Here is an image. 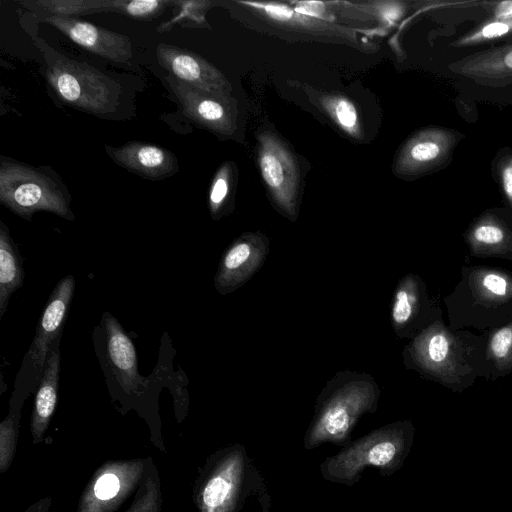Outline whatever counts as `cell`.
<instances>
[{
  "label": "cell",
  "mask_w": 512,
  "mask_h": 512,
  "mask_svg": "<svg viewBox=\"0 0 512 512\" xmlns=\"http://www.w3.org/2000/svg\"><path fill=\"white\" fill-rule=\"evenodd\" d=\"M258 473L241 444L209 455L199 467L192 499L197 512H238L255 488Z\"/></svg>",
  "instance_id": "3957f363"
},
{
  "label": "cell",
  "mask_w": 512,
  "mask_h": 512,
  "mask_svg": "<svg viewBox=\"0 0 512 512\" xmlns=\"http://www.w3.org/2000/svg\"><path fill=\"white\" fill-rule=\"evenodd\" d=\"M405 356L423 372L441 380L456 379L460 364L456 341L441 323L422 330L406 346Z\"/></svg>",
  "instance_id": "4fadbf2b"
},
{
  "label": "cell",
  "mask_w": 512,
  "mask_h": 512,
  "mask_svg": "<svg viewBox=\"0 0 512 512\" xmlns=\"http://www.w3.org/2000/svg\"><path fill=\"white\" fill-rule=\"evenodd\" d=\"M147 457L108 460L92 474L76 512H115L141 484Z\"/></svg>",
  "instance_id": "ba28073f"
},
{
  "label": "cell",
  "mask_w": 512,
  "mask_h": 512,
  "mask_svg": "<svg viewBox=\"0 0 512 512\" xmlns=\"http://www.w3.org/2000/svg\"><path fill=\"white\" fill-rule=\"evenodd\" d=\"M101 327L105 337V359L113 378L127 394L136 393L144 386L138 371L135 346L118 320L109 312L102 316Z\"/></svg>",
  "instance_id": "2e32d148"
},
{
  "label": "cell",
  "mask_w": 512,
  "mask_h": 512,
  "mask_svg": "<svg viewBox=\"0 0 512 512\" xmlns=\"http://www.w3.org/2000/svg\"><path fill=\"white\" fill-rule=\"evenodd\" d=\"M23 5L46 11L49 15L72 17L87 12L107 10L109 0H40L23 2Z\"/></svg>",
  "instance_id": "4316f807"
},
{
  "label": "cell",
  "mask_w": 512,
  "mask_h": 512,
  "mask_svg": "<svg viewBox=\"0 0 512 512\" xmlns=\"http://www.w3.org/2000/svg\"><path fill=\"white\" fill-rule=\"evenodd\" d=\"M469 285L474 296L485 304H501L512 298V278L498 270H474Z\"/></svg>",
  "instance_id": "cb8c5ba5"
},
{
  "label": "cell",
  "mask_w": 512,
  "mask_h": 512,
  "mask_svg": "<svg viewBox=\"0 0 512 512\" xmlns=\"http://www.w3.org/2000/svg\"><path fill=\"white\" fill-rule=\"evenodd\" d=\"M171 1L167 0H117L109 1L107 10L120 12L139 20H151L161 15Z\"/></svg>",
  "instance_id": "83f0119b"
},
{
  "label": "cell",
  "mask_w": 512,
  "mask_h": 512,
  "mask_svg": "<svg viewBox=\"0 0 512 512\" xmlns=\"http://www.w3.org/2000/svg\"><path fill=\"white\" fill-rule=\"evenodd\" d=\"M0 202L14 214L30 220L47 211L74 220L66 187L45 170L1 157Z\"/></svg>",
  "instance_id": "277c9868"
},
{
  "label": "cell",
  "mask_w": 512,
  "mask_h": 512,
  "mask_svg": "<svg viewBox=\"0 0 512 512\" xmlns=\"http://www.w3.org/2000/svg\"><path fill=\"white\" fill-rule=\"evenodd\" d=\"M488 355L500 369L512 366V322L493 333Z\"/></svg>",
  "instance_id": "4dcf8cb0"
},
{
  "label": "cell",
  "mask_w": 512,
  "mask_h": 512,
  "mask_svg": "<svg viewBox=\"0 0 512 512\" xmlns=\"http://www.w3.org/2000/svg\"><path fill=\"white\" fill-rule=\"evenodd\" d=\"M462 138V133L447 127L418 129L398 149L392 164L394 175L414 179L443 167Z\"/></svg>",
  "instance_id": "9c48e42d"
},
{
  "label": "cell",
  "mask_w": 512,
  "mask_h": 512,
  "mask_svg": "<svg viewBox=\"0 0 512 512\" xmlns=\"http://www.w3.org/2000/svg\"><path fill=\"white\" fill-rule=\"evenodd\" d=\"M163 494L160 475L152 457L147 464L133 501L124 512H162Z\"/></svg>",
  "instance_id": "d4e9b609"
},
{
  "label": "cell",
  "mask_w": 512,
  "mask_h": 512,
  "mask_svg": "<svg viewBox=\"0 0 512 512\" xmlns=\"http://www.w3.org/2000/svg\"><path fill=\"white\" fill-rule=\"evenodd\" d=\"M494 170L502 193L512 208V150L505 148L497 153Z\"/></svg>",
  "instance_id": "d6a6232c"
},
{
  "label": "cell",
  "mask_w": 512,
  "mask_h": 512,
  "mask_svg": "<svg viewBox=\"0 0 512 512\" xmlns=\"http://www.w3.org/2000/svg\"><path fill=\"white\" fill-rule=\"evenodd\" d=\"M43 21L100 57L118 63H125L132 57L131 41L123 34L74 17L48 15Z\"/></svg>",
  "instance_id": "9a60e30c"
},
{
  "label": "cell",
  "mask_w": 512,
  "mask_h": 512,
  "mask_svg": "<svg viewBox=\"0 0 512 512\" xmlns=\"http://www.w3.org/2000/svg\"><path fill=\"white\" fill-rule=\"evenodd\" d=\"M234 164L224 162L215 173L208 195L210 215L218 220L230 212L234 183Z\"/></svg>",
  "instance_id": "484cf974"
},
{
  "label": "cell",
  "mask_w": 512,
  "mask_h": 512,
  "mask_svg": "<svg viewBox=\"0 0 512 512\" xmlns=\"http://www.w3.org/2000/svg\"><path fill=\"white\" fill-rule=\"evenodd\" d=\"M421 300L419 279L408 274L400 279L391 304V323L396 334H404L418 315Z\"/></svg>",
  "instance_id": "7402d4cb"
},
{
  "label": "cell",
  "mask_w": 512,
  "mask_h": 512,
  "mask_svg": "<svg viewBox=\"0 0 512 512\" xmlns=\"http://www.w3.org/2000/svg\"><path fill=\"white\" fill-rule=\"evenodd\" d=\"M52 504V498L45 496L33 504H30L23 512H49Z\"/></svg>",
  "instance_id": "d590c367"
},
{
  "label": "cell",
  "mask_w": 512,
  "mask_h": 512,
  "mask_svg": "<svg viewBox=\"0 0 512 512\" xmlns=\"http://www.w3.org/2000/svg\"><path fill=\"white\" fill-rule=\"evenodd\" d=\"M167 82L183 114L200 127L230 138L237 130V101L193 87L169 74Z\"/></svg>",
  "instance_id": "30bf717a"
},
{
  "label": "cell",
  "mask_w": 512,
  "mask_h": 512,
  "mask_svg": "<svg viewBox=\"0 0 512 512\" xmlns=\"http://www.w3.org/2000/svg\"><path fill=\"white\" fill-rule=\"evenodd\" d=\"M23 258L12 240L8 227L0 223V318L8 308L13 292L24 282Z\"/></svg>",
  "instance_id": "ffe728a7"
},
{
  "label": "cell",
  "mask_w": 512,
  "mask_h": 512,
  "mask_svg": "<svg viewBox=\"0 0 512 512\" xmlns=\"http://www.w3.org/2000/svg\"><path fill=\"white\" fill-rule=\"evenodd\" d=\"M110 158L123 168L147 179L158 180L178 171L176 156L169 150L139 141L105 147Z\"/></svg>",
  "instance_id": "ac0fdd59"
},
{
  "label": "cell",
  "mask_w": 512,
  "mask_h": 512,
  "mask_svg": "<svg viewBox=\"0 0 512 512\" xmlns=\"http://www.w3.org/2000/svg\"><path fill=\"white\" fill-rule=\"evenodd\" d=\"M381 390L366 373L337 372L325 385L315 403L314 415L304 437V447L323 443L344 447L358 420L378 407Z\"/></svg>",
  "instance_id": "6da1fadb"
},
{
  "label": "cell",
  "mask_w": 512,
  "mask_h": 512,
  "mask_svg": "<svg viewBox=\"0 0 512 512\" xmlns=\"http://www.w3.org/2000/svg\"><path fill=\"white\" fill-rule=\"evenodd\" d=\"M291 7L298 13L329 23H334L331 2L322 1H293Z\"/></svg>",
  "instance_id": "836d02e7"
},
{
  "label": "cell",
  "mask_w": 512,
  "mask_h": 512,
  "mask_svg": "<svg viewBox=\"0 0 512 512\" xmlns=\"http://www.w3.org/2000/svg\"><path fill=\"white\" fill-rule=\"evenodd\" d=\"M161 67L173 77L222 97H230L232 86L226 76L201 55L177 46L160 43L156 49Z\"/></svg>",
  "instance_id": "7c38bea8"
},
{
  "label": "cell",
  "mask_w": 512,
  "mask_h": 512,
  "mask_svg": "<svg viewBox=\"0 0 512 512\" xmlns=\"http://www.w3.org/2000/svg\"><path fill=\"white\" fill-rule=\"evenodd\" d=\"M449 70L479 85L512 84V43L477 51L449 64Z\"/></svg>",
  "instance_id": "e0dca14e"
},
{
  "label": "cell",
  "mask_w": 512,
  "mask_h": 512,
  "mask_svg": "<svg viewBox=\"0 0 512 512\" xmlns=\"http://www.w3.org/2000/svg\"><path fill=\"white\" fill-rule=\"evenodd\" d=\"M171 4L177 7L179 11L171 20L163 22L158 27V31L161 33L170 30L176 23L209 27L205 19V13L211 5L210 1H172Z\"/></svg>",
  "instance_id": "f546056e"
},
{
  "label": "cell",
  "mask_w": 512,
  "mask_h": 512,
  "mask_svg": "<svg viewBox=\"0 0 512 512\" xmlns=\"http://www.w3.org/2000/svg\"><path fill=\"white\" fill-rule=\"evenodd\" d=\"M316 105L330 120L346 135L354 138H362V126L359 111L355 103L347 96L335 93H316L314 96Z\"/></svg>",
  "instance_id": "603a6c76"
},
{
  "label": "cell",
  "mask_w": 512,
  "mask_h": 512,
  "mask_svg": "<svg viewBox=\"0 0 512 512\" xmlns=\"http://www.w3.org/2000/svg\"><path fill=\"white\" fill-rule=\"evenodd\" d=\"M256 140L257 163L271 202L280 214L295 222L302 184L300 162L277 133L264 130Z\"/></svg>",
  "instance_id": "52a82bcc"
},
{
  "label": "cell",
  "mask_w": 512,
  "mask_h": 512,
  "mask_svg": "<svg viewBox=\"0 0 512 512\" xmlns=\"http://www.w3.org/2000/svg\"><path fill=\"white\" fill-rule=\"evenodd\" d=\"M269 253V239L260 231L245 232L224 251L214 286L227 295L243 286L263 265Z\"/></svg>",
  "instance_id": "8fae6325"
},
{
  "label": "cell",
  "mask_w": 512,
  "mask_h": 512,
  "mask_svg": "<svg viewBox=\"0 0 512 512\" xmlns=\"http://www.w3.org/2000/svg\"><path fill=\"white\" fill-rule=\"evenodd\" d=\"M47 82L68 105L93 114L115 110L119 87L94 67L58 57L47 68Z\"/></svg>",
  "instance_id": "8992f818"
},
{
  "label": "cell",
  "mask_w": 512,
  "mask_h": 512,
  "mask_svg": "<svg viewBox=\"0 0 512 512\" xmlns=\"http://www.w3.org/2000/svg\"><path fill=\"white\" fill-rule=\"evenodd\" d=\"M467 239L471 250L479 254H498L512 248V234L496 216L483 215L470 228Z\"/></svg>",
  "instance_id": "44dd1931"
},
{
  "label": "cell",
  "mask_w": 512,
  "mask_h": 512,
  "mask_svg": "<svg viewBox=\"0 0 512 512\" xmlns=\"http://www.w3.org/2000/svg\"><path fill=\"white\" fill-rule=\"evenodd\" d=\"M414 434V426L408 420L374 429L327 457L320 465L321 474L325 480L345 486L358 482L369 467L390 475L403 466L412 449Z\"/></svg>",
  "instance_id": "7a4b0ae2"
},
{
  "label": "cell",
  "mask_w": 512,
  "mask_h": 512,
  "mask_svg": "<svg viewBox=\"0 0 512 512\" xmlns=\"http://www.w3.org/2000/svg\"><path fill=\"white\" fill-rule=\"evenodd\" d=\"M59 341L52 347L46 366L36 390L34 406L30 421L33 445L43 441L57 406L60 372Z\"/></svg>",
  "instance_id": "d6986e66"
},
{
  "label": "cell",
  "mask_w": 512,
  "mask_h": 512,
  "mask_svg": "<svg viewBox=\"0 0 512 512\" xmlns=\"http://www.w3.org/2000/svg\"><path fill=\"white\" fill-rule=\"evenodd\" d=\"M237 3L277 29L300 33L317 39L358 43L354 29L300 14L287 3L254 1H238Z\"/></svg>",
  "instance_id": "5bb4252c"
},
{
  "label": "cell",
  "mask_w": 512,
  "mask_h": 512,
  "mask_svg": "<svg viewBox=\"0 0 512 512\" xmlns=\"http://www.w3.org/2000/svg\"><path fill=\"white\" fill-rule=\"evenodd\" d=\"M359 10L375 15L384 24L396 23L405 13V4L400 1L353 3Z\"/></svg>",
  "instance_id": "1f68e13d"
},
{
  "label": "cell",
  "mask_w": 512,
  "mask_h": 512,
  "mask_svg": "<svg viewBox=\"0 0 512 512\" xmlns=\"http://www.w3.org/2000/svg\"><path fill=\"white\" fill-rule=\"evenodd\" d=\"M20 414L8 412L0 423V472L5 473L14 460L18 435Z\"/></svg>",
  "instance_id": "f1b7e54d"
},
{
  "label": "cell",
  "mask_w": 512,
  "mask_h": 512,
  "mask_svg": "<svg viewBox=\"0 0 512 512\" xmlns=\"http://www.w3.org/2000/svg\"><path fill=\"white\" fill-rule=\"evenodd\" d=\"M512 19V0L501 1L493 8V20L502 21Z\"/></svg>",
  "instance_id": "e575fe53"
},
{
  "label": "cell",
  "mask_w": 512,
  "mask_h": 512,
  "mask_svg": "<svg viewBox=\"0 0 512 512\" xmlns=\"http://www.w3.org/2000/svg\"><path fill=\"white\" fill-rule=\"evenodd\" d=\"M74 291L75 279L72 275H67L51 292L32 343L24 355L22 366L16 376L9 411L21 413L24 401L37 390L49 353L60 339Z\"/></svg>",
  "instance_id": "5b68a950"
}]
</instances>
